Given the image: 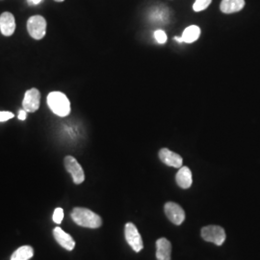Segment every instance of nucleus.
Masks as SVG:
<instances>
[{
  "mask_svg": "<svg viewBox=\"0 0 260 260\" xmlns=\"http://www.w3.org/2000/svg\"><path fill=\"white\" fill-rule=\"evenodd\" d=\"M159 158L166 164L172 168H181L182 167V158L181 155L171 151L168 148H162L159 151Z\"/></svg>",
  "mask_w": 260,
  "mask_h": 260,
  "instance_id": "obj_9",
  "label": "nucleus"
},
{
  "mask_svg": "<svg viewBox=\"0 0 260 260\" xmlns=\"http://www.w3.org/2000/svg\"><path fill=\"white\" fill-rule=\"evenodd\" d=\"M47 105L59 117H67L70 113V102L62 92H52L47 96Z\"/></svg>",
  "mask_w": 260,
  "mask_h": 260,
  "instance_id": "obj_2",
  "label": "nucleus"
},
{
  "mask_svg": "<svg viewBox=\"0 0 260 260\" xmlns=\"http://www.w3.org/2000/svg\"><path fill=\"white\" fill-rule=\"evenodd\" d=\"M41 93L36 88L26 91L23 101V110L27 113H34L40 108Z\"/></svg>",
  "mask_w": 260,
  "mask_h": 260,
  "instance_id": "obj_6",
  "label": "nucleus"
},
{
  "mask_svg": "<svg viewBox=\"0 0 260 260\" xmlns=\"http://www.w3.org/2000/svg\"><path fill=\"white\" fill-rule=\"evenodd\" d=\"M27 30L35 40H42L46 33V21L42 16H33L27 22Z\"/></svg>",
  "mask_w": 260,
  "mask_h": 260,
  "instance_id": "obj_3",
  "label": "nucleus"
},
{
  "mask_svg": "<svg viewBox=\"0 0 260 260\" xmlns=\"http://www.w3.org/2000/svg\"><path fill=\"white\" fill-rule=\"evenodd\" d=\"M125 235L128 245L134 249L136 252H139L143 249V240L135 225H133L132 223H127L125 225Z\"/></svg>",
  "mask_w": 260,
  "mask_h": 260,
  "instance_id": "obj_5",
  "label": "nucleus"
},
{
  "mask_svg": "<svg viewBox=\"0 0 260 260\" xmlns=\"http://www.w3.org/2000/svg\"><path fill=\"white\" fill-rule=\"evenodd\" d=\"M53 235L59 245L68 250H72L75 247V242L72 237L66 233L61 227H55L53 230Z\"/></svg>",
  "mask_w": 260,
  "mask_h": 260,
  "instance_id": "obj_11",
  "label": "nucleus"
},
{
  "mask_svg": "<svg viewBox=\"0 0 260 260\" xmlns=\"http://www.w3.org/2000/svg\"><path fill=\"white\" fill-rule=\"evenodd\" d=\"M16 21L15 17L10 12H4L0 16V31L2 35L10 37L15 33Z\"/></svg>",
  "mask_w": 260,
  "mask_h": 260,
  "instance_id": "obj_10",
  "label": "nucleus"
},
{
  "mask_svg": "<svg viewBox=\"0 0 260 260\" xmlns=\"http://www.w3.org/2000/svg\"><path fill=\"white\" fill-rule=\"evenodd\" d=\"M55 1H56V2H63L64 0H55Z\"/></svg>",
  "mask_w": 260,
  "mask_h": 260,
  "instance_id": "obj_23",
  "label": "nucleus"
},
{
  "mask_svg": "<svg viewBox=\"0 0 260 260\" xmlns=\"http://www.w3.org/2000/svg\"><path fill=\"white\" fill-rule=\"evenodd\" d=\"M34 254V250L30 246H23L17 249L13 255L11 260H29Z\"/></svg>",
  "mask_w": 260,
  "mask_h": 260,
  "instance_id": "obj_16",
  "label": "nucleus"
},
{
  "mask_svg": "<svg viewBox=\"0 0 260 260\" xmlns=\"http://www.w3.org/2000/svg\"><path fill=\"white\" fill-rule=\"evenodd\" d=\"M154 38L160 45H164L167 42V35L164 30H161V29L156 30L154 32Z\"/></svg>",
  "mask_w": 260,
  "mask_h": 260,
  "instance_id": "obj_18",
  "label": "nucleus"
},
{
  "mask_svg": "<svg viewBox=\"0 0 260 260\" xmlns=\"http://www.w3.org/2000/svg\"><path fill=\"white\" fill-rule=\"evenodd\" d=\"M26 114H27V112H26L25 110H21V111L19 112V120L24 121V120L26 119Z\"/></svg>",
  "mask_w": 260,
  "mask_h": 260,
  "instance_id": "obj_21",
  "label": "nucleus"
},
{
  "mask_svg": "<svg viewBox=\"0 0 260 260\" xmlns=\"http://www.w3.org/2000/svg\"><path fill=\"white\" fill-rule=\"evenodd\" d=\"M15 116L9 111H0V122H6L8 120H11Z\"/></svg>",
  "mask_w": 260,
  "mask_h": 260,
  "instance_id": "obj_20",
  "label": "nucleus"
},
{
  "mask_svg": "<svg viewBox=\"0 0 260 260\" xmlns=\"http://www.w3.org/2000/svg\"><path fill=\"white\" fill-rule=\"evenodd\" d=\"M201 36V28L197 25H190L186 27L181 35V43L192 44Z\"/></svg>",
  "mask_w": 260,
  "mask_h": 260,
  "instance_id": "obj_15",
  "label": "nucleus"
},
{
  "mask_svg": "<svg viewBox=\"0 0 260 260\" xmlns=\"http://www.w3.org/2000/svg\"><path fill=\"white\" fill-rule=\"evenodd\" d=\"M42 1H43V0H28L29 4H32V5H38V4H40Z\"/></svg>",
  "mask_w": 260,
  "mask_h": 260,
  "instance_id": "obj_22",
  "label": "nucleus"
},
{
  "mask_svg": "<svg viewBox=\"0 0 260 260\" xmlns=\"http://www.w3.org/2000/svg\"><path fill=\"white\" fill-rule=\"evenodd\" d=\"M177 183L182 189H188L192 185V172L188 167H181L177 174Z\"/></svg>",
  "mask_w": 260,
  "mask_h": 260,
  "instance_id": "obj_13",
  "label": "nucleus"
},
{
  "mask_svg": "<svg viewBox=\"0 0 260 260\" xmlns=\"http://www.w3.org/2000/svg\"><path fill=\"white\" fill-rule=\"evenodd\" d=\"M202 237L207 242H212L217 246H221L226 241V232L221 226H204L202 229Z\"/></svg>",
  "mask_w": 260,
  "mask_h": 260,
  "instance_id": "obj_4",
  "label": "nucleus"
},
{
  "mask_svg": "<svg viewBox=\"0 0 260 260\" xmlns=\"http://www.w3.org/2000/svg\"><path fill=\"white\" fill-rule=\"evenodd\" d=\"M71 219L78 226L98 228L102 226V218L87 208L76 207L71 212Z\"/></svg>",
  "mask_w": 260,
  "mask_h": 260,
  "instance_id": "obj_1",
  "label": "nucleus"
},
{
  "mask_svg": "<svg viewBox=\"0 0 260 260\" xmlns=\"http://www.w3.org/2000/svg\"><path fill=\"white\" fill-rule=\"evenodd\" d=\"M165 213L170 222L178 226L181 225L185 220V212L180 204L167 203L165 204Z\"/></svg>",
  "mask_w": 260,
  "mask_h": 260,
  "instance_id": "obj_8",
  "label": "nucleus"
},
{
  "mask_svg": "<svg viewBox=\"0 0 260 260\" xmlns=\"http://www.w3.org/2000/svg\"><path fill=\"white\" fill-rule=\"evenodd\" d=\"M63 218H64V211L62 208H56L53 216H52V219L53 221L56 223V224H61V222L63 221Z\"/></svg>",
  "mask_w": 260,
  "mask_h": 260,
  "instance_id": "obj_19",
  "label": "nucleus"
},
{
  "mask_svg": "<svg viewBox=\"0 0 260 260\" xmlns=\"http://www.w3.org/2000/svg\"><path fill=\"white\" fill-rule=\"evenodd\" d=\"M171 244L166 238H160L156 241V257L158 260H170Z\"/></svg>",
  "mask_w": 260,
  "mask_h": 260,
  "instance_id": "obj_12",
  "label": "nucleus"
},
{
  "mask_svg": "<svg viewBox=\"0 0 260 260\" xmlns=\"http://www.w3.org/2000/svg\"><path fill=\"white\" fill-rule=\"evenodd\" d=\"M64 164L66 167V170L71 175L73 182L75 184H81L85 181L84 170L76 159L72 156H67L64 160Z\"/></svg>",
  "mask_w": 260,
  "mask_h": 260,
  "instance_id": "obj_7",
  "label": "nucleus"
},
{
  "mask_svg": "<svg viewBox=\"0 0 260 260\" xmlns=\"http://www.w3.org/2000/svg\"><path fill=\"white\" fill-rule=\"evenodd\" d=\"M212 0H196L193 4V10L195 12H202L205 10L210 4Z\"/></svg>",
  "mask_w": 260,
  "mask_h": 260,
  "instance_id": "obj_17",
  "label": "nucleus"
},
{
  "mask_svg": "<svg viewBox=\"0 0 260 260\" xmlns=\"http://www.w3.org/2000/svg\"><path fill=\"white\" fill-rule=\"evenodd\" d=\"M245 6V0H222L220 9L224 14H232L241 11Z\"/></svg>",
  "mask_w": 260,
  "mask_h": 260,
  "instance_id": "obj_14",
  "label": "nucleus"
}]
</instances>
